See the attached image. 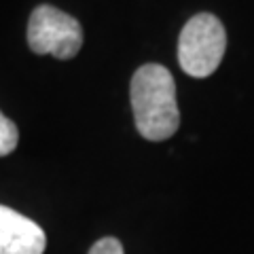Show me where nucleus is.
<instances>
[{"instance_id": "1", "label": "nucleus", "mask_w": 254, "mask_h": 254, "mask_svg": "<svg viewBox=\"0 0 254 254\" xmlns=\"http://www.w3.org/2000/svg\"><path fill=\"white\" fill-rule=\"evenodd\" d=\"M131 108L138 131L146 140L161 142L176 133L180 110L176 102V83L168 68L146 64L131 78Z\"/></svg>"}, {"instance_id": "2", "label": "nucleus", "mask_w": 254, "mask_h": 254, "mask_svg": "<svg viewBox=\"0 0 254 254\" xmlns=\"http://www.w3.org/2000/svg\"><path fill=\"white\" fill-rule=\"evenodd\" d=\"M227 49L225 26L210 13H199L187 21L178 38V64L189 76L205 78L220 66Z\"/></svg>"}, {"instance_id": "3", "label": "nucleus", "mask_w": 254, "mask_h": 254, "mask_svg": "<svg viewBox=\"0 0 254 254\" xmlns=\"http://www.w3.org/2000/svg\"><path fill=\"white\" fill-rule=\"evenodd\" d=\"M28 45L38 55L70 60L83 47V28L72 15L51 4H41L30 15Z\"/></svg>"}, {"instance_id": "4", "label": "nucleus", "mask_w": 254, "mask_h": 254, "mask_svg": "<svg viewBox=\"0 0 254 254\" xmlns=\"http://www.w3.org/2000/svg\"><path fill=\"white\" fill-rule=\"evenodd\" d=\"M45 231L34 220L0 205V254H43Z\"/></svg>"}, {"instance_id": "5", "label": "nucleus", "mask_w": 254, "mask_h": 254, "mask_svg": "<svg viewBox=\"0 0 254 254\" xmlns=\"http://www.w3.org/2000/svg\"><path fill=\"white\" fill-rule=\"evenodd\" d=\"M17 142H19L17 125L0 113V157L13 153L17 148Z\"/></svg>"}, {"instance_id": "6", "label": "nucleus", "mask_w": 254, "mask_h": 254, "mask_svg": "<svg viewBox=\"0 0 254 254\" xmlns=\"http://www.w3.org/2000/svg\"><path fill=\"white\" fill-rule=\"evenodd\" d=\"M89 254H123V246L117 237H102L91 246Z\"/></svg>"}]
</instances>
